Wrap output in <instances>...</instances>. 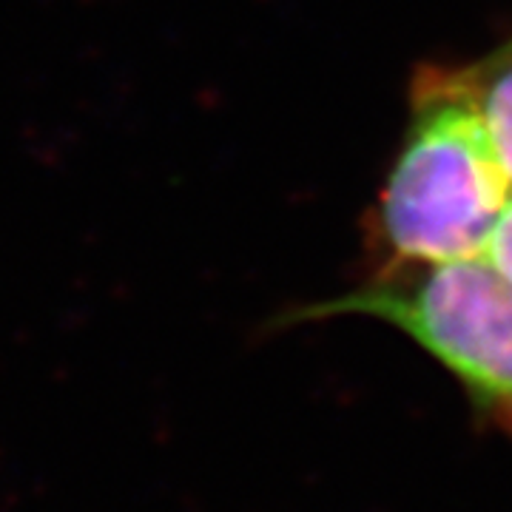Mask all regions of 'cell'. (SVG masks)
<instances>
[{
    "instance_id": "cell-1",
    "label": "cell",
    "mask_w": 512,
    "mask_h": 512,
    "mask_svg": "<svg viewBox=\"0 0 512 512\" xmlns=\"http://www.w3.org/2000/svg\"><path fill=\"white\" fill-rule=\"evenodd\" d=\"M510 200V177L458 69L421 74L402 151L379 202L390 262L481 259Z\"/></svg>"
},
{
    "instance_id": "cell-2",
    "label": "cell",
    "mask_w": 512,
    "mask_h": 512,
    "mask_svg": "<svg viewBox=\"0 0 512 512\" xmlns=\"http://www.w3.org/2000/svg\"><path fill=\"white\" fill-rule=\"evenodd\" d=\"M370 316L410 336L464 390L478 419L512 433V279L484 259L390 262L296 319Z\"/></svg>"
},
{
    "instance_id": "cell-3",
    "label": "cell",
    "mask_w": 512,
    "mask_h": 512,
    "mask_svg": "<svg viewBox=\"0 0 512 512\" xmlns=\"http://www.w3.org/2000/svg\"><path fill=\"white\" fill-rule=\"evenodd\" d=\"M458 77L512 183V37Z\"/></svg>"
},
{
    "instance_id": "cell-4",
    "label": "cell",
    "mask_w": 512,
    "mask_h": 512,
    "mask_svg": "<svg viewBox=\"0 0 512 512\" xmlns=\"http://www.w3.org/2000/svg\"><path fill=\"white\" fill-rule=\"evenodd\" d=\"M484 262H490L498 274H504L507 279H512V200L510 205L504 208L501 220L495 225L493 237L487 242L484 254H481Z\"/></svg>"
}]
</instances>
